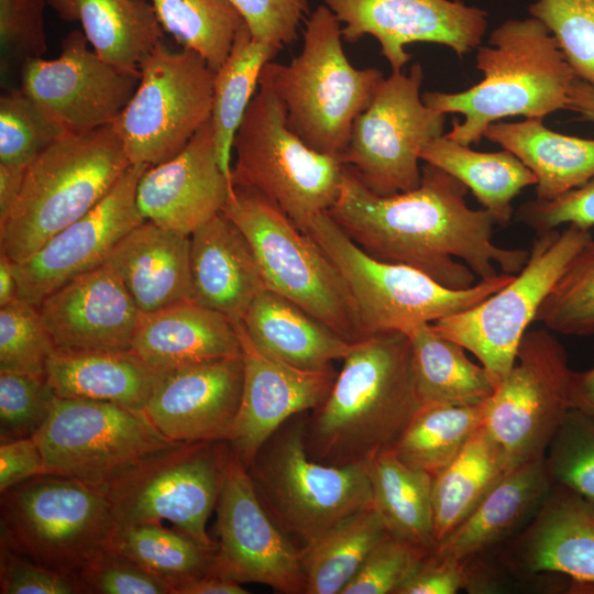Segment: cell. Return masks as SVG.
Here are the masks:
<instances>
[{
	"instance_id": "cell-14",
	"label": "cell",
	"mask_w": 594,
	"mask_h": 594,
	"mask_svg": "<svg viewBox=\"0 0 594 594\" xmlns=\"http://www.w3.org/2000/svg\"><path fill=\"white\" fill-rule=\"evenodd\" d=\"M420 63L409 73L392 72L378 86L369 107L354 121L349 144L339 156L378 196L417 188L420 153L443 135L446 113L426 106L420 88Z\"/></svg>"
},
{
	"instance_id": "cell-57",
	"label": "cell",
	"mask_w": 594,
	"mask_h": 594,
	"mask_svg": "<svg viewBox=\"0 0 594 594\" xmlns=\"http://www.w3.org/2000/svg\"><path fill=\"white\" fill-rule=\"evenodd\" d=\"M240 583L208 574L188 581L176 588V594H248Z\"/></svg>"
},
{
	"instance_id": "cell-43",
	"label": "cell",
	"mask_w": 594,
	"mask_h": 594,
	"mask_svg": "<svg viewBox=\"0 0 594 594\" xmlns=\"http://www.w3.org/2000/svg\"><path fill=\"white\" fill-rule=\"evenodd\" d=\"M535 321L564 336H594V238L569 261Z\"/></svg>"
},
{
	"instance_id": "cell-13",
	"label": "cell",
	"mask_w": 594,
	"mask_h": 594,
	"mask_svg": "<svg viewBox=\"0 0 594 594\" xmlns=\"http://www.w3.org/2000/svg\"><path fill=\"white\" fill-rule=\"evenodd\" d=\"M138 88L111 124L131 165L178 154L210 119L215 72L195 51L161 42L144 59Z\"/></svg>"
},
{
	"instance_id": "cell-22",
	"label": "cell",
	"mask_w": 594,
	"mask_h": 594,
	"mask_svg": "<svg viewBox=\"0 0 594 594\" xmlns=\"http://www.w3.org/2000/svg\"><path fill=\"white\" fill-rule=\"evenodd\" d=\"M243 363L241 403L228 443L248 468L257 450L286 420L317 408L329 395L337 373L289 365L258 349L242 321L233 322Z\"/></svg>"
},
{
	"instance_id": "cell-4",
	"label": "cell",
	"mask_w": 594,
	"mask_h": 594,
	"mask_svg": "<svg viewBox=\"0 0 594 594\" xmlns=\"http://www.w3.org/2000/svg\"><path fill=\"white\" fill-rule=\"evenodd\" d=\"M130 166L111 125L61 136L29 165L13 207L0 221V253L13 263L32 256L97 206Z\"/></svg>"
},
{
	"instance_id": "cell-16",
	"label": "cell",
	"mask_w": 594,
	"mask_h": 594,
	"mask_svg": "<svg viewBox=\"0 0 594 594\" xmlns=\"http://www.w3.org/2000/svg\"><path fill=\"white\" fill-rule=\"evenodd\" d=\"M573 371L548 329L527 331L514 366L485 402L484 426L503 447L508 472L542 460L571 407Z\"/></svg>"
},
{
	"instance_id": "cell-55",
	"label": "cell",
	"mask_w": 594,
	"mask_h": 594,
	"mask_svg": "<svg viewBox=\"0 0 594 594\" xmlns=\"http://www.w3.org/2000/svg\"><path fill=\"white\" fill-rule=\"evenodd\" d=\"M466 575L461 563L439 559L430 552L397 594H455L465 590Z\"/></svg>"
},
{
	"instance_id": "cell-47",
	"label": "cell",
	"mask_w": 594,
	"mask_h": 594,
	"mask_svg": "<svg viewBox=\"0 0 594 594\" xmlns=\"http://www.w3.org/2000/svg\"><path fill=\"white\" fill-rule=\"evenodd\" d=\"M54 350L37 305L16 298L0 307V371L45 375Z\"/></svg>"
},
{
	"instance_id": "cell-36",
	"label": "cell",
	"mask_w": 594,
	"mask_h": 594,
	"mask_svg": "<svg viewBox=\"0 0 594 594\" xmlns=\"http://www.w3.org/2000/svg\"><path fill=\"white\" fill-rule=\"evenodd\" d=\"M508 472L506 453L481 427L461 452L432 476L436 543L454 529Z\"/></svg>"
},
{
	"instance_id": "cell-9",
	"label": "cell",
	"mask_w": 594,
	"mask_h": 594,
	"mask_svg": "<svg viewBox=\"0 0 594 594\" xmlns=\"http://www.w3.org/2000/svg\"><path fill=\"white\" fill-rule=\"evenodd\" d=\"M222 213L250 242L267 290L296 304L350 343L364 339L340 272L311 237L251 188L233 187Z\"/></svg>"
},
{
	"instance_id": "cell-34",
	"label": "cell",
	"mask_w": 594,
	"mask_h": 594,
	"mask_svg": "<svg viewBox=\"0 0 594 594\" xmlns=\"http://www.w3.org/2000/svg\"><path fill=\"white\" fill-rule=\"evenodd\" d=\"M420 160L463 183L499 227L510 222L514 198L537 183L532 172L509 151L479 152L447 135L428 143Z\"/></svg>"
},
{
	"instance_id": "cell-19",
	"label": "cell",
	"mask_w": 594,
	"mask_h": 594,
	"mask_svg": "<svg viewBox=\"0 0 594 594\" xmlns=\"http://www.w3.org/2000/svg\"><path fill=\"white\" fill-rule=\"evenodd\" d=\"M216 508L219 542L212 575L264 584L280 594H305L301 548L270 517L232 450Z\"/></svg>"
},
{
	"instance_id": "cell-18",
	"label": "cell",
	"mask_w": 594,
	"mask_h": 594,
	"mask_svg": "<svg viewBox=\"0 0 594 594\" xmlns=\"http://www.w3.org/2000/svg\"><path fill=\"white\" fill-rule=\"evenodd\" d=\"M140 76L102 61L84 32L74 30L57 58H33L22 66L20 89L64 134L79 135L111 125Z\"/></svg>"
},
{
	"instance_id": "cell-41",
	"label": "cell",
	"mask_w": 594,
	"mask_h": 594,
	"mask_svg": "<svg viewBox=\"0 0 594 594\" xmlns=\"http://www.w3.org/2000/svg\"><path fill=\"white\" fill-rule=\"evenodd\" d=\"M485 403L476 406L421 405L392 451L406 465L433 476L484 426Z\"/></svg>"
},
{
	"instance_id": "cell-1",
	"label": "cell",
	"mask_w": 594,
	"mask_h": 594,
	"mask_svg": "<svg viewBox=\"0 0 594 594\" xmlns=\"http://www.w3.org/2000/svg\"><path fill=\"white\" fill-rule=\"evenodd\" d=\"M469 188L431 164L421 166L420 185L409 191L378 196L343 165L339 196L328 210L341 230L362 250L385 262L408 265L451 289L481 279L519 273L528 249L493 242L495 221L469 207Z\"/></svg>"
},
{
	"instance_id": "cell-10",
	"label": "cell",
	"mask_w": 594,
	"mask_h": 594,
	"mask_svg": "<svg viewBox=\"0 0 594 594\" xmlns=\"http://www.w3.org/2000/svg\"><path fill=\"white\" fill-rule=\"evenodd\" d=\"M0 509L1 547L76 578L116 527L111 504L99 487L52 474L1 493Z\"/></svg>"
},
{
	"instance_id": "cell-60",
	"label": "cell",
	"mask_w": 594,
	"mask_h": 594,
	"mask_svg": "<svg viewBox=\"0 0 594 594\" xmlns=\"http://www.w3.org/2000/svg\"><path fill=\"white\" fill-rule=\"evenodd\" d=\"M568 110L581 119L594 122V85L575 78L569 91Z\"/></svg>"
},
{
	"instance_id": "cell-37",
	"label": "cell",
	"mask_w": 594,
	"mask_h": 594,
	"mask_svg": "<svg viewBox=\"0 0 594 594\" xmlns=\"http://www.w3.org/2000/svg\"><path fill=\"white\" fill-rule=\"evenodd\" d=\"M373 504L386 530L428 551L436 546L432 476L403 463L392 450L369 463Z\"/></svg>"
},
{
	"instance_id": "cell-56",
	"label": "cell",
	"mask_w": 594,
	"mask_h": 594,
	"mask_svg": "<svg viewBox=\"0 0 594 594\" xmlns=\"http://www.w3.org/2000/svg\"><path fill=\"white\" fill-rule=\"evenodd\" d=\"M43 474V455L34 437L0 441V493Z\"/></svg>"
},
{
	"instance_id": "cell-28",
	"label": "cell",
	"mask_w": 594,
	"mask_h": 594,
	"mask_svg": "<svg viewBox=\"0 0 594 594\" xmlns=\"http://www.w3.org/2000/svg\"><path fill=\"white\" fill-rule=\"evenodd\" d=\"M124 284L141 314L195 300L190 237L145 220L105 262Z\"/></svg>"
},
{
	"instance_id": "cell-24",
	"label": "cell",
	"mask_w": 594,
	"mask_h": 594,
	"mask_svg": "<svg viewBox=\"0 0 594 594\" xmlns=\"http://www.w3.org/2000/svg\"><path fill=\"white\" fill-rule=\"evenodd\" d=\"M232 190L218 163L210 117L178 154L143 173L136 202L145 220L190 237L222 212Z\"/></svg>"
},
{
	"instance_id": "cell-21",
	"label": "cell",
	"mask_w": 594,
	"mask_h": 594,
	"mask_svg": "<svg viewBox=\"0 0 594 594\" xmlns=\"http://www.w3.org/2000/svg\"><path fill=\"white\" fill-rule=\"evenodd\" d=\"M342 23L344 41L374 36L392 72L410 61L408 44L448 46L460 58L477 48L487 29V13L459 0H323Z\"/></svg>"
},
{
	"instance_id": "cell-25",
	"label": "cell",
	"mask_w": 594,
	"mask_h": 594,
	"mask_svg": "<svg viewBox=\"0 0 594 594\" xmlns=\"http://www.w3.org/2000/svg\"><path fill=\"white\" fill-rule=\"evenodd\" d=\"M55 349L130 350L141 312L116 272L102 264L37 305Z\"/></svg>"
},
{
	"instance_id": "cell-33",
	"label": "cell",
	"mask_w": 594,
	"mask_h": 594,
	"mask_svg": "<svg viewBox=\"0 0 594 594\" xmlns=\"http://www.w3.org/2000/svg\"><path fill=\"white\" fill-rule=\"evenodd\" d=\"M484 138L517 156L535 175L536 198L552 200L594 178V140L548 129L542 119L498 121Z\"/></svg>"
},
{
	"instance_id": "cell-15",
	"label": "cell",
	"mask_w": 594,
	"mask_h": 594,
	"mask_svg": "<svg viewBox=\"0 0 594 594\" xmlns=\"http://www.w3.org/2000/svg\"><path fill=\"white\" fill-rule=\"evenodd\" d=\"M45 474L101 487L145 457L175 443L142 410L118 404L56 397L35 433Z\"/></svg>"
},
{
	"instance_id": "cell-12",
	"label": "cell",
	"mask_w": 594,
	"mask_h": 594,
	"mask_svg": "<svg viewBox=\"0 0 594 594\" xmlns=\"http://www.w3.org/2000/svg\"><path fill=\"white\" fill-rule=\"evenodd\" d=\"M591 238L590 230L575 226L536 232L527 263L507 285L480 304L432 322V328L475 355L497 387L514 366L540 305Z\"/></svg>"
},
{
	"instance_id": "cell-54",
	"label": "cell",
	"mask_w": 594,
	"mask_h": 594,
	"mask_svg": "<svg viewBox=\"0 0 594 594\" xmlns=\"http://www.w3.org/2000/svg\"><path fill=\"white\" fill-rule=\"evenodd\" d=\"M1 594H82L79 580L0 546Z\"/></svg>"
},
{
	"instance_id": "cell-27",
	"label": "cell",
	"mask_w": 594,
	"mask_h": 594,
	"mask_svg": "<svg viewBox=\"0 0 594 594\" xmlns=\"http://www.w3.org/2000/svg\"><path fill=\"white\" fill-rule=\"evenodd\" d=\"M190 270L195 301L232 322L267 290L250 242L222 212L190 235Z\"/></svg>"
},
{
	"instance_id": "cell-31",
	"label": "cell",
	"mask_w": 594,
	"mask_h": 594,
	"mask_svg": "<svg viewBox=\"0 0 594 594\" xmlns=\"http://www.w3.org/2000/svg\"><path fill=\"white\" fill-rule=\"evenodd\" d=\"M242 323L258 349L302 370L329 369L333 361L343 360L353 344L271 290L255 298Z\"/></svg>"
},
{
	"instance_id": "cell-35",
	"label": "cell",
	"mask_w": 594,
	"mask_h": 594,
	"mask_svg": "<svg viewBox=\"0 0 594 594\" xmlns=\"http://www.w3.org/2000/svg\"><path fill=\"white\" fill-rule=\"evenodd\" d=\"M410 340L415 385L420 405L476 406L496 385L488 371L472 362L464 348L422 323L406 332Z\"/></svg>"
},
{
	"instance_id": "cell-50",
	"label": "cell",
	"mask_w": 594,
	"mask_h": 594,
	"mask_svg": "<svg viewBox=\"0 0 594 594\" xmlns=\"http://www.w3.org/2000/svg\"><path fill=\"white\" fill-rule=\"evenodd\" d=\"M46 0H0L1 74L42 57L47 50L44 31Z\"/></svg>"
},
{
	"instance_id": "cell-45",
	"label": "cell",
	"mask_w": 594,
	"mask_h": 594,
	"mask_svg": "<svg viewBox=\"0 0 594 594\" xmlns=\"http://www.w3.org/2000/svg\"><path fill=\"white\" fill-rule=\"evenodd\" d=\"M65 135L34 102L13 87L0 98V164L29 165Z\"/></svg>"
},
{
	"instance_id": "cell-52",
	"label": "cell",
	"mask_w": 594,
	"mask_h": 594,
	"mask_svg": "<svg viewBox=\"0 0 594 594\" xmlns=\"http://www.w3.org/2000/svg\"><path fill=\"white\" fill-rule=\"evenodd\" d=\"M252 35L278 52L297 40L308 0H229Z\"/></svg>"
},
{
	"instance_id": "cell-30",
	"label": "cell",
	"mask_w": 594,
	"mask_h": 594,
	"mask_svg": "<svg viewBox=\"0 0 594 594\" xmlns=\"http://www.w3.org/2000/svg\"><path fill=\"white\" fill-rule=\"evenodd\" d=\"M161 374L131 349H55L45 366L57 397L109 402L142 411Z\"/></svg>"
},
{
	"instance_id": "cell-58",
	"label": "cell",
	"mask_w": 594,
	"mask_h": 594,
	"mask_svg": "<svg viewBox=\"0 0 594 594\" xmlns=\"http://www.w3.org/2000/svg\"><path fill=\"white\" fill-rule=\"evenodd\" d=\"M28 167L0 164V221L4 220L13 207Z\"/></svg>"
},
{
	"instance_id": "cell-49",
	"label": "cell",
	"mask_w": 594,
	"mask_h": 594,
	"mask_svg": "<svg viewBox=\"0 0 594 594\" xmlns=\"http://www.w3.org/2000/svg\"><path fill=\"white\" fill-rule=\"evenodd\" d=\"M428 552L387 531L341 594H397Z\"/></svg>"
},
{
	"instance_id": "cell-3",
	"label": "cell",
	"mask_w": 594,
	"mask_h": 594,
	"mask_svg": "<svg viewBox=\"0 0 594 594\" xmlns=\"http://www.w3.org/2000/svg\"><path fill=\"white\" fill-rule=\"evenodd\" d=\"M476 68L483 79L459 92L426 91V106L442 113H460L453 120L451 140L479 144L492 123L508 117H543L568 108L576 78L547 26L531 16L507 20L479 46Z\"/></svg>"
},
{
	"instance_id": "cell-44",
	"label": "cell",
	"mask_w": 594,
	"mask_h": 594,
	"mask_svg": "<svg viewBox=\"0 0 594 594\" xmlns=\"http://www.w3.org/2000/svg\"><path fill=\"white\" fill-rule=\"evenodd\" d=\"M543 463L552 484L594 504V416L571 408L551 438Z\"/></svg>"
},
{
	"instance_id": "cell-20",
	"label": "cell",
	"mask_w": 594,
	"mask_h": 594,
	"mask_svg": "<svg viewBox=\"0 0 594 594\" xmlns=\"http://www.w3.org/2000/svg\"><path fill=\"white\" fill-rule=\"evenodd\" d=\"M145 164H133L108 195L36 253L13 263L18 297L38 305L73 278L105 264L114 246L145 221L136 202Z\"/></svg>"
},
{
	"instance_id": "cell-39",
	"label": "cell",
	"mask_w": 594,
	"mask_h": 594,
	"mask_svg": "<svg viewBox=\"0 0 594 594\" xmlns=\"http://www.w3.org/2000/svg\"><path fill=\"white\" fill-rule=\"evenodd\" d=\"M277 53L256 40L243 23L227 59L215 73L211 122L218 163L230 182L233 139L255 95L263 66Z\"/></svg>"
},
{
	"instance_id": "cell-40",
	"label": "cell",
	"mask_w": 594,
	"mask_h": 594,
	"mask_svg": "<svg viewBox=\"0 0 594 594\" xmlns=\"http://www.w3.org/2000/svg\"><path fill=\"white\" fill-rule=\"evenodd\" d=\"M177 586L211 574L213 553L183 530L160 521L116 525L106 547Z\"/></svg>"
},
{
	"instance_id": "cell-6",
	"label": "cell",
	"mask_w": 594,
	"mask_h": 594,
	"mask_svg": "<svg viewBox=\"0 0 594 594\" xmlns=\"http://www.w3.org/2000/svg\"><path fill=\"white\" fill-rule=\"evenodd\" d=\"M306 416L298 414L280 425L246 468L270 517L300 548L349 515L374 505L367 465H327L307 454Z\"/></svg>"
},
{
	"instance_id": "cell-42",
	"label": "cell",
	"mask_w": 594,
	"mask_h": 594,
	"mask_svg": "<svg viewBox=\"0 0 594 594\" xmlns=\"http://www.w3.org/2000/svg\"><path fill=\"white\" fill-rule=\"evenodd\" d=\"M162 29L216 73L244 23L229 0H150Z\"/></svg>"
},
{
	"instance_id": "cell-26",
	"label": "cell",
	"mask_w": 594,
	"mask_h": 594,
	"mask_svg": "<svg viewBox=\"0 0 594 594\" xmlns=\"http://www.w3.org/2000/svg\"><path fill=\"white\" fill-rule=\"evenodd\" d=\"M552 486L543 459L510 470L429 552L465 563L499 550L529 524Z\"/></svg>"
},
{
	"instance_id": "cell-8",
	"label": "cell",
	"mask_w": 594,
	"mask_h": 594,
	"mask_svg": "<svg viewBox=\"0 0 594 594\" xmlns=\"http://www.w3.org/2000/svg\"><path fill=\"white\" fill-rule=\"evenodd\" d=\"M306 234L340 272L364 338L387 331L406 333L416 326L466 310L514 277L502 273L465 289L448 288L419 270L370 255L341 230L328 211L312 219Z\"/></svg>"
},
{
	"instance_id": "cell-32",
	"label": "cell",
	"mask_w": 594,
	"mask_h": 594,
	"mask_svg": "<svg viewBox=\"0 0 594 594\" xmlns=\"http://www.w3.org/2000/svg\"><path fill=\"white\" fill-rule=\"evenodd\" d=\"M57 15L77 21L105 62L140 74L147 55L163 42V29L147 0H46Z\"/></svg>"
},
{
	"instance_id": "cell-7",
	"label": "cell",
	"mask_w": 594,
	"mask_h": 594,
	"mask_svg": "<svg viewBox=\"0 0 594 594\" xmlns=\"http://www.w3.org/2000/svg\"><path fill=\"white\" fill-rule=\"evenodd\" d=\"M258 86L233 139L231 183L263 195L306 233L336 202L343 165L306 145L288 128L284 103L270 84L258 79Z\"/></svg>"
},
{
	"instance_id": "cell-46",
	"label": "cell",
	"mask_w": 594,
	"mask_h": 594,
	"mask_svg": "<svg viewBox=\"0 0 594 594\" xmlns=\"http://www.w3.org/2000/svg\"><path fill=\"white\" fill-rule=\"evenodd\" d=\"M528 11L553 35L575 77L594 85V0H537Z\"/></svg>"
},
{
	"instance_id": "cell-5",
	"label": "cell",
	"mask_w": 594,
	"mask_h": 594,
	"mask_svg": "<svg viewBox=\"0 0 594 594\" xmlns=\"http://www.w3.org/2000/svg\"><path fill=\"white\" fill-rule=\"evenodd\" d=\"M340 24L326 4L318 6L306 20L301 52L289 64L267 62L260 75L284 103L288 128L310 148L338 158L385 78L377 68L349 62Z\"/></svg>"
},
{
	"instance_id": "cell-61",
	"label": "cell",
	"mask_w": 594,
	"mask_h": 594,
	"mask_svg": "<svg viewBox=\"0 0 594 594\" xmlns=\"http://www.w3.org/2000/svg\"><path fill=\"white\" fill-rule=\"evenodd\" d=\"M18 297V284L13 272V262L0 253V307Z\"/></svg>"
},
{
	"instance_id": "cell-38",
	"label": "cell",
	"mask_w": 594,
	"mask_h": 594,
	"mask_svg": "<svg viewBox=\"0 0 594 594\" xmlns=\"http://www.w3.org/2000/svg\"><path fill=\"white\" fill-rule=\"evenodd\" d=\"M386 532L372 505L349 515L302 547L305 594H341Z\"/></svg>"
},
{
	"instance_id": "cell-48",
	"label": "cell",
	"mask_w": 594,
	"mask_h": 594,
	"mask_svg": "<svg viewBox=\"0 0 594 594\" xmlns=\"http://www.w3.org/2000/svg\"><path fill=\"white\" fill-rule=\"evenodd\" d=\"M56 397L45 375L0 371V440L34 437Z\"/></svg>"
},
{
	"instance_id": "cell-17",
	"label": "cell",
	"mask_w": 594,
	"mask_h": 594,
	"mask_svg": "<svg viewBox=\"0 0 594 594\" xmlns=\"http://www.w3.org/2000/svg\"><path fill=\"white\" fill-rule=\"evenodd\" d=\"M477 593L541 583L547 574L594 587V504L553 484L529 524L499 550L469 561Z\"/></svg>"
},
{
	"instance_id": "cell-2",
	"label": "cell",
	"mask_w": 594,
	"mask_h": 594,
	"mask_svg": "<svg viewBox=\"0 0 594 594\" xmlns=\"http://www.w3.org/2000/svg\"><path fill=\"white\" fill-rule=\"evenodd\" d=\"M327 398L307 413L304 443L315 461L369 465L392 450L420 408L411 344L402 331L352 344Z\"/></svg>"
},
{
	"instance_id": "cell-59",
	"label": "cell",
	"mask_w": 594,
	"mask_h": 594,
	"mask_svg": "<svg viewBox=\"0 0 594 594\" xmlns=\"http://www.w3.org/2000/svg\"><path fill=\"white\" fill-rule=\"evenodd\" d=\"M571 407L594 416V367L585 372H573Z\"/></svg>"
},
{
	"instance_id": "cell-53",
	"label": "cell",
	"mask_w": 594,
	"mask_h": 594,
	"mask_svg": "<svg viewBox=\"0 0 594 594\" xmlns=\"http://www.w3.org/2000/svg\"><path fill=\"white\" fill-rule=\"evenodd\" d=\"M517 220L543 232L562 224L590 230L594 227V178L552 200L534 199L517 211Z\"/></svg>"
},
{
	"instance_id": "cell-11",
	"label": "cell",
	"mask_w": 594,
	"mask_h": 594,
	"mask_svg": "<svg viewBox=\"0 0 594 594\" xmlns=\"http://www.w3.org/2000/svg\"><path fill=\"white\" fill-rule=\"evenodd\" d=\"M231 449L227 440L178 442L99 487L116 525L167 520L216 551L207 521L217 507Z\"/></svg>"
},
{
	"instance_id": "cell-51",
	"label": "cell",
	"mask_w": 594,
	"mask_h": 594,
	"mask_svg": "<svg viewBox=\"0 0 594 594\" xmlns=\"http://www.w3.org/2000/svg\"><path fill=\"white\" fill-rule=\"evenodd\" d=\"M77 578L85 593L175 594L170 583L107 548L89 558Z\"/></svg>"
},
{
	"instance_id": "cell-29",
	"label": "cell",
	"mask_w": 594,
	"mask_h": 594,
	"mask_svg": "<svg viewBox=\"0 0 594 594\" xmlns=\"http://www.w3.org/2000/svg\"><path fill=\"white\" fill-rule=\"evenodd\" d=\"M131 350L158 370L241 354L233 322L195 300L141 314Z\"/></svg>"
},
{
	"instance_id": "cell-23",
	"label": "cell",
	"mask_w": 594,
	"mask_h": 594,
	"mask_svg": "<svg viewBox=\"0 0 594 594\" xmlns=\"http://www.w3.org/2000/svg\"><path fill=\"white\" fill-rule=\"evenodd\" d=\"M242 388L241 354L162 370L143 413L174 442L228 440Z\"/></svg>"
}]
</instances>
